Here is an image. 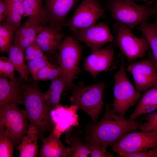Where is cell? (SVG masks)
I'll use <instances>...</instances> for the list:
<instances>
[{
  "label": "cell",
  "instance_id": "cell-1",
  "mask_svg": "<svg viewBox=\"0 0 157 157\" xmlns=\"http://www.w3.org/2000/svg\"><path fill=\"white\" fill-rule=\"evenodd\" d=\"M143 124L141 121L119 116L109 104L105 106L102 118L88 126L87 135L83 139L97 140L106 149L126 134L141 129Z\"/></svg>",
  "mask_w": 157,
  "mask_h": 157
},
{
  "label": "cell",
  "instance_id": "cell-2",
  "mask_svg": "<svg viewBox=\"0 0 157 157\" xmlns=\"http://www.w3.org/2000/svg\"><path fill=\"white\" fill-rule=\"evenodd\" d=\"M23 105L29 125L38 131V138L53 129L54 123L49 114L52 109L45 101L43 93L35 83H23Z\"/></svg>",
  "mask_w": 157,
  "mask_h": 157
},
{
  "label": "cell",
  "instance_id": "cell-3",
  "mask_svg": "<svg viewBox=\"0 0 157 157\" xmlns=\"http://www.w3.org/2000/svg\"><path fill=\"white\" fill-rule=\"evenodd\" d=\"M105 84L103 81L89 85L73 84L72 88L70 100L72 105L86 113L93 122H96L102 110Z\"/></svg>",
  "mask_w": 157,
  "mask_h": 157
},
{
  "label": "cell",
  "instance_id": "cell-4",
  "mask_svg": "<svg viewBox=\"0 0 157 157\" xmlns=\"http://www.w3.org/2000/svg\"><path fill=\"white\" fill-rule=\"evenodd\" d=\"M106 6L112 19L130 28L146 22L154 13L152 8L129 0H109Z\"/></svg>",
  "mask_w": 157,
  "mask_h": 157
},
{
  "label": "cell",
  "instance_id": "cell-5",
  "mask_svg": "<svg viewBox=\"0 0 157 157\" xmlns=\"http://www.w3.org/2000/svg\"><path fill=\"white\" fill-rule=\"evenodd\" d=\"M58 50V61L63 72L65 89H69L78 73L82 48L73 36H65Z\"/></svg>",
  "mask_w": 157,
  "mask_h": 157
},
{
  "label": "cell",
  "instance_id": "cell-6",
  "mask_svg": "<svg viewBox=\"0 0 157 157\" xmlns=\"http://www.w3.org/2000/svg\"><path fill=\"white\" fill-rule=\"evenodd\" d=\"M113 109L120 116L124 117L129 108L133 106L141 96L128 79L124 60L114 76Z\"/></svg>",
  "mask_w": 157,
  "mask_h": 157
},
{
  "label": "cell",
  "instance_id": "cell-7",
  "mask_svg": "<svg viewBox=\"0 0 157 157\" xmlns=\"http://www.w3.org/2000/svg\"><path fill=\"white\" fill-rule=\"evenodd\" d=\"M28 118L24 110L17 106L0 107V126L3 127L13 145L18 146L26 133Z\"/></svg>",
  "mask_w": 157,
  "mask_h": 157
},
{
  "label": "cell",
  "instance_id": "cell-8",
  "mask_svg": "<svg viewBox=\"0 0 157 157\" xmlns=\"http://www.w3.org/2000/svg\"><path fill=\"white\" fill-rule=\"evenodd\" d=\"M157 145V130L150 132L128 133L110 145L120 156L125 154L146 151Z\"/></svg>",
  "mask_w": 157,
  "mask_h": 157
},
{
  "label": "cell",
  "instance_id": "cell-9",
  "mask_svg": "<svg viewBox=\"0 0 157 157\" xmlns=\"http://www.w3.org/2000/svg\"><path fill=\"white\" fill-rule=\"evenodd\" d=\"M105 13L100 0H82L72 17L65 22L64 26L68 28L71 32L86 28L95 25Z\"/></svg>",
  "mask_w": 157,
  "mask_h": 157
},
{
  "label": "cell",
  "instance_id": "cell-10",
  "mask_svg": "<svg viewBox=\"0 0 157 157\" xmlns=\"http://www.w3.org/2000/svg\"><path fill=\"white\" fill-rule=\"evenodd\" d=\"M116 41L122 52L131 60L143 57L151 49L145 37H137L132 33L131 28L119 24L117 29Z\"/></svg>",
  "mask_w": 157,
  "mask_h": 157
},
{
  "label": "cell",
  "instance_id": "cell-11",
  "mask_svg": "<svg viewBox=\"0 0 157 157\" xmlns=\"http://www.w3.org/2000/svg\"><path fill=\"white\" fill-rule=\"evenodd\" d=\"M72 32L74 38L87 45L90 48L92 52L98 50L105 44L113 40V36L107 24L105 22L100 23Z\"/></svg>",
  "mask_w": 157,
  "mask_h": 157
},
{
  "label": "cell",
  "instance_id": "cell-12",
  "mask_svg": "<svg viewBox=\"0 0 157 157\" xmlns=\"http://www.w3.org/2000/svg\"><path fill=\"white\" fill-rule=\"evenodd\" d=\"M80 0H44L45 25L62 31L67 14Z\"/></svg>",
  "mask_w": 157,
  "mask_h": 157
},
{
  "label": "cell",
  "instance_id": "cell-13",
  "mask_svg": "<svg viewBox=\"0 0 157 157\" xmlns=\"http://www.w3.org/2000/svg\"><path fill=\"white\" fill-rule=\"evenodd\" d=\"M127 70L133 75L136 89L139 92L156 85L157 73L150 60L133 63L129 65Z\"/></svg>",
  "mask_w": 157,
  "mask_h": 157
},
{
  "label": "cell",
  "instance_id": "cell-14",
  "mask_svg": "<svg viewBox=\"0 0 157 157\" xmlns=\"http://www.w3.org/2000/svg\"><path fill=\"white\" fill-rule=\"evenodd\" d=\"M114 54V50L111 46L92 52L85 60L83 70L89 72L95 79L100 72L108 70L112 64Z\"/></svg>",
  "mask_w": 157,
  "mask_h": 157
},
{
  "label": "cell",
  "instance_id": "cell-15",
  "mask_svg": "<svg viewBox=\"0 0 157 157\" xmlns=\"http://www.w3.org/2000/svg\"><path fill=\"white\" fill-rule=\"evenodd\" d=\"M22 81L20 78L15 81L8 80L0 74V107L23 104Z\"/></svg>",
  "mask_w": 157,
  "mask_h": 157
},
{
  "label": "cell",
  "instance_id": "cell-16",
  "mask_svg": "<svg viewBox=\"0 0 157 157\" xmlns=\"http://www.w3.org/2000/svg\"><path fill=\"white\" fill-rule=\"evenodd\" d=\"M49 26H42L37 33L35 41L43 51L49 55L55 53L63 41L65 34Z\"/></svg>",
  "mask_w": 157,
  "mask_h": 157
},
{
  "label": "cell",
  "instance_id": "cell-17",
  "mask_svg": "<svg viewBox=\"0 0 157 157\" xmlns=\"http://www.w3.org/2000/svg\"><path fill=\"white\" fill-rule=\"evenodd\" d=\"M53 129L47 137L42 139L40 154L41 157H71L70 147H65Z\"/></svg>",
  "mask_w": 157,
  "mask_h": 157
},
{
  "label": "cell",
  "instance_id": "cell-18",
  "mask_svg": "<svg viewBox=\"0 0 157 157\" xmlns=\"http://www.w3.org/2000/svg\"><path fill=\"white\" fill-rule=\"evenodd\" d=\"M58 108H56L59 114L57 117L60 121L55 123L53 130L60 136L62 133L67 132L79 125L78 116L77 113L78 108L73 105L64 107L60 105Z\"/></svg>",
  "mask_w": 157,
  "mask_h": 157
},
{
  "label": "cell",
  "instance_id": "cell-19",
  "mask_svg": "<svg viewBox=\"0 0 157 157\" xmlns=\"http://www.w3.org/2000/svg\"><path fill=\"white\" fill-rule=\"evenodd\" d=\"M43 26L28 19L15 31L13 44L24 52L26 48L35 41L37 34Z\"/></svg>",
  "mask_w": 157,
  "mask_h": 157
},
{
  "label": "cell",
  "instance_id": "cell-20",
  "mask_svg": "<svg viewBox=\"0 0 157 157\" xmlns=\"http://www.w3.org/2000/svg\"><path fill=\"white\" fill-rule=\"evenodd\" d=\"M157 109V85L146 90L142 95L130 118L135 119L141 115Z\"/></svg>",
  "mask_w": 157,
  "mask_h": 157
},
{
  "label": "cell",
  "instance_id": "cell-21",
  "mask_svg": "<svg viewBox=\"0 0 157 157\" xmlns=\"http://www.w3.org/2000/svg\"><path fill=\"white\" fill-rule=\"evenodd\" d=\"M26 134L17 148L19 157H36L38 152V131L29 124Z\"/></svg>",
  "mask_w": 157,
  "mask_h": 157
},
{
  "label": "cell",
  "instance_id": "cell-22",
  "mask_svg": "<svg viewBox=\"0 0 157 157\" xmlns=\"http://www.w3.org/2000/svg\"><path fill=\"white\" fill-rule=\"evenodd\" d=\"M6 51L8 55L9 60L19 73L20 78L26 82H29V73L25 63L24 52L13 43Z\"/></svg>",
  "mask_w": 157,
  "mask_h": 157
},
{
  "label": "cell",
  "instance_id": "cell-23",
  "mask_svg": "<svg viewBox=\"0 0 157 157\" xmlns=\"http://www.w3.org/2000/svg\"><path fill=\"white\" fill-rule=\"evenodd\" d=\"M82 134L81 130L72 129L66 132L65 141L71 146V157H86L90 154L89 149L81 139Z\"/></svg>",
  "mask_w": 157,
  "mask_h": 157
},
{
  "label": "cell",
  "instance_id": "cell-24",
  "mask_svg": "<svg viewBox=\"0 0 157 157\" xmlns=\"http://www.w3.org/2000/svg\"><path fill=\"white\" fill-rule=\"evenodd\" d=\"M138 29L144 35L148 41L152 51L150 60L157 70V19L152 23L144 22L140 25Z\"/></svg>",
  "mask_w": 157,
  "mask_h": 157
},
{
  "label": "cell",
  "instance_id": "cell-25",
  "mask_svg": "<svg viewBox=\"0 0 157 157\" xmlns=\"http://www.w3.org/2000/svg\"><path fill=\"white\" fill-rule=\"evenodd\" d=\"M65 88V83L62 76L52 80L49 89L43 93L45 101L52 109L60 105L61 97Z\"/></svg>",
  "mask_w": 157,
  "mask_h": 157
},
{
  "label": "cell",
  "instance_id": "cell-26",
  "mask_svg": "<svg viewBox=\"0 0 157 157\" xmlns=\"http://www.w3.org/2000/svg\"><path fill=\"white\" fill-rule=\"evenodd\" d=\"M43 0H24L22 2L24 11V17L43 26H45L44 7Z\"/></svg>",
  "mask_w": 157,
  "mask_h": 157
},
{
  "label": "cell",
  "instance_id": "cell-27",
  "mask_svg": "<svg viewBox=\"0 0 157 157\" xmlns=\"http://www.w3.org/2000/svg\"><path fill=\"white\" fill-rule=\"evenodd\" d=\"M5 2L8 5V12L5 20L1 22L13 27L16 30L20 27L24 15L22 2Z\"/></svg>",
  "mask_w": 157,
  "mask_h": 157
},
{
  "label": "cell",
  "instance_id": "cell-28",
  "mask_svg": "<svg viewBox=\"0 0 157 157\" xmlns=\"http://www.w3.org/2000/svg\"><path fill=\"white\" fill-rule=\"evenodd\" d=\"M63 75V71L60 66L49 63L43 67L33 78L35 81L52 80Z\"/></svg>",
  "mask_w": 157,
  "mask_h": 157
},
{
  "label": "cell",
  "instance_id": "cell-29",
  "mask_svg": "<svg viewBox=\"0 0 157 157\" xmlns=\"http://www.w3.org/2000/svg\"><path fill=\"white\" fill-rule=\"evenodd\" d=\"M0 25V51H6L13 42L16 30L13 27L1 22Z\"/></svg>",
  "mask_w": 157,
  "mask_h": 157
},
{
  "label": "cell",
  "instance_id": "cell-30",
  "mask_svg": "<svg viewBox=\"0 0 157 157\" xmlns=\"http://www.w3.org/2000/svg\"><path fill=\"white\" fill-rule=\"evenodd\" d=\"M13 146L7 131L3 127L0 126V157H13Z\"/></svg>",
  "mask_w": 157,
  "mask_h": 157
},
{
  "label": "cell",
  "instance_id": "cell-31",
  "mask_svg": "<svg viewBox=\"0 0 157 157\" xmlns=\"http://www.w3.org/2000/svg\"><path fill=\"white\" fill-rule=\"evenodd\" d=\"M83 140L90 151L92 157H113V154L106 151L101 144L98 141L92 139Z\"/></svg>",
  "mask_w": 157,
  "mask_h": 157
},
{
  "label": "cell",
  "instance_id": "cell-32",
  "mask_svg": "<svg viewBox=\"0 0 157 157\" xmlns=\"http://www.w3.org/2000/svg\"><path fill=\"white\" fill-rule=\"evenodd\" d=\"M15 69L9 60L8 58L3 56L0 58V74L3 75L10 81H15L17 78L14 75Z\"/></svg>",
  "mask_w": 157,
  "mask_h": 157
},
{
  "label": "cell",
  "instance_id": "cell-33",
  "mask_svg": "<svg viewBox=\"0 0 157 157\" xmlns=\"http://www.w3.org/2000/svg\"><path fill=\"white\" fill-rule=\"evenodd\" d=\"M24 53L25 60L27 62L46 57L36 41L26 48Z\"/></svg>",
  "mask_w": 157,
  "mask_h": 157
},
{
  "label": "cell",
  "instance_id": "cell-34",
  "mask_svg": "<svg viewBox=\"0 0 157 157\" xmlns=\"http://www.w3.org/2000/svg\"><path fill=\"white\" fill-rule=\"evenodd\" d=\"M49 63L46 57L27 62L26 64L29 73L33 78L43 67Z\"/></svg>",
  "mask_w": 157,
  "mask_h": 157
},
{
  "label": "cell",
  "instance_id": "cell-35",
  "mask_svg": "<svg viewBox=\"0 0 157 157\" xmlns=\"http://www.w3.org/2000/svg\"><path fill=\"white\" fill-rule=\"evenodd\" d=\"M143 119L147 122L143 124L141 129L142 131L150 132L157 130V111L150 113Z\"/></svg>",
  "mask_w": 157,
  "mask_h": 157
},
{
  "label": "cell",
  "instance_id": "cell-36",
  "mask_svg": "<svg viewBox=\"0 0 157 157\" xmlns=\"http://www.w3.org/2000/svg\"><path fill=\"white\" fill-rule=\"evenodd\" d=\"M154 152L152 149L148 151H142L122 155L120 157H154Z\"/></svg>",
  "mask_w": 157,
  "mask_h": 157
},
{
  "label": "cell",
  "instance_id": "cell-37",
  "mask_svg": "<svg viewBox=\"0 0 157 157\" xmlns=\"http://www.w3.org/2000/svg\"><path fill=\"white\" fill-rule=\"evenodd\" d=\"M8 10L7 4L4 0H0V21L2 22L5 20Z\"/></svg>",
  "mask_w": 157,
  "mask_h": 157
},
{
  "label": "cell",
  "instance_id": "cell-38",
  "mask_svg": "<svg viewBox=\"0 0 157 157\" xmlns=\"http://www.w3.org/2000/svg\"><path fill=\"white\" fill-rule=\"evenodd\" d=\"M24 0H4L6 2H22Z\"/></svg>",
  "mask_w": 157,
  "mask_h": 157
},
{
  "label": "cell",
  "instance_id": "cell-39",
  "mask_svg": "<svg viewBox=\"0 0 157 157\" xmlns=\"http://www.w3.org/2000/svg\"><path fill=\"white\" fill-rule=\"evenodd\" d=\"M152 149L154 151V157H157V145L153 147Z\"/></svg>",
  "mask_w": 157,
  "mask_h": 157
},
{
  "label": "cell",
  "instance_id": "cell-40",
  "mask_svg": "<svg viewBox=\"0 0 157 157\" xmlns=\"http://www.w3.org/2000/svg\"><path fill=\"white\" fill-rule=\"evenodd\" d=\"M154 13H157V3L154 8H152Z\"/></svg>",
  "mask_w": 157,
  "mask_h": 157
},
{
  "label": "cell",
  "instance_id": "cell-41",
  "mask_svg": "<svg viewBox=\"0 0 157 157\" xmlns=\"http://www.w3.org/2000/svg\"><path fill=\"white\" fill-rule=\"evenodd\" d=\"M131 1H147L148 0H129Z\"/></svg>",
  "mask_w": 157,
  "mask_h": 157
},
{
  "label": "cell",
  "instance_id": "cell-42",
  "mask_svg": "<svg viewBox=\"0 0 157 157\" xmlns=\"http://www.w3.org/2000/svg\"><path fill=\"white\" fill-rule=\"evenodd\" d=\"M156 85H157V84H156Z\"/></svg>",
  "mask_w": 157,
  "mask_h": 157
}]
</instances>
